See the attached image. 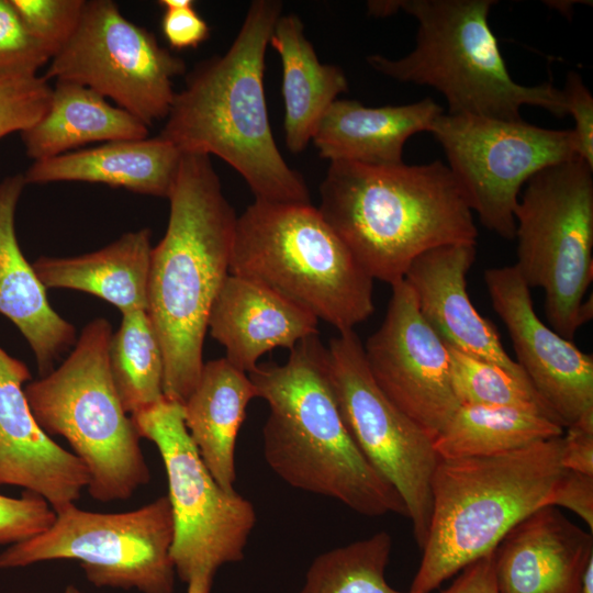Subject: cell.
I'll return each mask as SVG.
<instances>
[{"instance_id": "5", "label": "cell", "mask_w": 593, "mask_h": 593, "mask_svg": "<svg viewBox=\"0 0 593 593\" xmlns=\"http://www.w3.org/2000/svg\"><path fill=\"white\" fill-rule=\"evenodd\" d=\"M561 437L497 455L439 458L432 479L428 537L411 593L434 592L549 504L564 470Z\"/></svg>"}, {"instance_id": "29", "label": "cell", "mask_w": 593, "mask_h": 593, "mask_svg": "<svg viewBox=\"0 0 593 593\" xmlns=\"http://www.w3.org/2000/svg\"><path fill=\"white\" fill-rule=\"evenodd\" d=\"M109 368L120 401L130 415L164 398V358L146 310L122 315L109 344Z\"/></svg>"}, {"instance_id": "41", "label": "cell", "mask_w": 593, "mask_h": 593, "mask_svg": "<svg viewBox=\"0 0 593 593\" xmlns=\"http://www.w3.org/2000/svg\"><path fill=\"white\" fill-rule=\"evenodd\" d=\"M580 593H593V559L588 562L582 572Z\"/></svg>"}, {"instance_id": "3", "label": "cell", "mask_w": 593, "mask_h": 593, "mask_svg": "<svg viewBox=\"0 0 593 593\" xmlns=\"http://www.w3.org/2000/svg\"><path fill=\"white\" fill-rule=\"evenodd\" d=\"M248 376L257 398L269 406L262 451L281 480L368 517L389 513L407 517L398 491L370 465L347 429L318 334L295 345L284 363H258Z\"/></svg>"}, {"instance_id": "20", "label": "cell", "mask_w": 593, "mask_h": 593, "mask_svg": "<svg viewBox=\"0 0 593 593\" xmlns=\"http://www.w3.org/2000/svg\"><path fill=\"white\" fill-rule=\"evenodd\" d=\"M318 320L253 280L228 275L212 305L208 331L225 348V359L248 373L276 348L293 349L318 334Z\"/></svg>"}, {"instance_id": "33", "label": "cell", "mask_w": 593, "mask_h": 593, "mask_svg": "<svg viewBox=\"0 0 593 593\" xmlns=\"http://www.w3.org/2000/svg\"><path fill=\"white\" fill-rule=\"evenodd\" d=\"M52 59L25 29L10 0H0V81L37 76Z\"/></svg>"}, {"instance_id": "39", "label": "cell", "mask_w": 593, "mask_h": 593, "mask_svg": "<svg viewBox=\"0 0 593 593\" xmlns=\"http://www.w3.org/2000/svg\"><path fill=\"white\" fill-rule=\"evenodd\" d=\"M560 456L563 469L593 475V422L567 427Z\"/></svg>"}, {"instance_id": "24", "label": "cell", "mask_w": 593, "mask_h": 593, "mask_svg": "<svg viewBox=\"0 0 593 593\" xmlns=\"http://www.w3.org/2000/svg\"><path fill=\"white\" fill-rule=\"evenodd\" d=\"M150 231L123 234L105 247L75 257L37 258L32 267L45 289H71L98 296L123 314L148 310Z\"/></svg>"}, {"instance_id": "35", "label": "cell", "mask_w": 593, "mask_h": 593, "mask_svg": "<svg viewBox=\"0 0 593 593\" xmlns=\"http://www.w3.org/2000/svg\"><path fill=\"white\" fill-rule=\"evenodd\" d=\"M56 513L41 496L26 492L22 497L0 494V545H14L45 532Z\"/></svg>"}, {"instance_id": "37", "label": "cell", "mask_w": 593, "mask_h": 593, "mask_svg": "<svg viewBox=\"0 0 593 593\" xmlns=\"http://www.w3.org/2000/svg\"><path fill=\"white\" fill-rule=\"evenodd\" d=\"M575 513L593 529V475L564 469L551 493L549 504Z\"/></svg>"}, {"instance_id": "7", "label": "cell", "mask_w": 593, "mask_h": 593, "mask_svg": "<svg viewBox=\"0 0 593 593\" xmlns=\"http://www.w3.org/2000/svg\"><path fill=\"white\" fill-rule=\"evenodd\" d=\"M230 273L253 280L334 326L374 311L373 279L310 204L255 200L237 216Z\"/></svg>"}, {"instance_id": "23", "label": "cell", "mask_w": 593, "mask_h": 593, "mask_svg": "<svg viewBox=\"0 0 593 593\" xmlns=\"http://www.w3.org/2000/svg\"><path fill=\"white\" fill-rule=\"evenodd\" d=\"M443 112L430 98L379 108L337 99L322 118L312 141L320 156L331 161L399 165L403 163L405 142L418 132H428Z\"/></svg>"}, {"instance_id": "28", "label": "cell", "mask_w": 593, "mask_h": 593, "mask_svg": "<svg viewBox=\"0 0 593 593\" xmlns=\"http://www.w3.org/2000/svg\"><path fill=\"white\" fill-rule=\"evenodd\" d=\"M563 427L550 418L522 409L461 404L434 438L440 459L503 454L560 437Z\"/></svg>"}, {"instance_id": "36", "label": "cell", "mask_w": 593, "mask_h": 593, "mask_svg": "<svg viewBox=\"0 0 593 593\" xmlns=\"http://www.w3.org/2000/svg\"><path fill=\"white\" fill-rule=\"evenodd\" d=\"M568 114L574 119L573 148L577 157L593 167V98L581 76L570 71L562 89Z\"/></svg>"}, {"instance_id": "30", "label": "cell", "mask_w": 593, "mask_h": 593, "mask_svg": "<svg viewBox=\"0 0 593 593\" xmlns=\"http://www.w3.org/2000/svg\"><path fill=\"white\" fill-rule=\"evenodd\" d=\"M391 536H372L318 555L296 593H411L392 588L385 578Z\"/></svg>"}, {"instance_id": "1", "label": "cell", "mask_w": 593, "mask_h": 593, "mask_svg": "<svg viewBox=\"0 0 593 593\" xmlns=\"http://www.w3.org/2000/svg\"><path fill=\"white\" fill-rule=\"evenodd\" d=\"M167 230L153 247L148 314L164 358V396L181 404L203 368L212 305L230 275L237 215L210 156L182 153Z\"/></svg>"}, {"instance_id": "6", "label": "cell", "mask_w": 593, "mask_h": 593, "mask_svg": "<svg viewBox=\"0 0 593 593\" xmlns=\"http://www.w3.org/2000/svg\"><path fill=\"white\" fill-rule=\"evenodd\" d=\"M494 0H396L417 20L415 48L390 59L370 55L377 71L401 82L428 86L448 103V114L519 120L521 108L545 109L557 118L568 114L562 90L550 82H516L501 54L488 16Z\"/></svg>"}, {"instance_id": "43", "label": "cell", "mask_w": 593, "mask_h": 593, "mask_svg": "<svg viewBox=\"0 0 593 593\" xmlns=\"http://www.w3.org/2000/svg\"><path fill=\"white\" fill-rule=\"evenodd\" d=\"M159 5L166 9H178L182 7H187L190 4H193L194 2L191 0H160L158 1Z\"/></svg>"}, {"instance_id": "26", "label": "cell", "mask_w": 593, "mask_h": 593, "mask_svg": "<svg viewBox=\"0 0 593 593\" xmlns=\"http://www.w3.org/2000/svg\"><path fill=\"white\" fill-rule=\"evenodd\" d=\"M269 44L282 64L286 145L299 154L337 96L347 91L348 81L342 68L318 60L301 19L294 13L279 16Z\"/></svg>"}, {"instance_id": "9", "label": "cell", "mask_w": 593, "mask_h": 593, "mask_svg": "<svg viewBox=\"0 0 593 593\" xmlns=\"http://www.w3.org/2000/svg\"><path fill=\"white\" fill-rule=\"evenodd\" d=\"M513 265L529 289L544 291L552 329L573 339L593 316V167L579 157L547 167L524 186L514 212Z\"/></svg>"}, {"instance_id": "25", "label": "cell", "mask_w": 593, "mask_h": 593, "mask_svg": "<svg viewBox=\"0 0 593 593\" xmlns=\"http://www.w3.org/2000/svg\"><path fill=\"white\" fill-rule=\"evenodd\" d=\"M256 389L248 373L225 358L204 362L200 378L183 402L187 430L217 484L233 492L237 435Z\"/></svg>"}, {"instance_id": "15", "label": "cell", "mask_w": 593, "mask_h": 593, "mask_svg": "<svg viewBox=\"0 0 593 593\" xmlns=\"http://www.w3.org/2000/svg\"><path fill=\"white\" fill-rule=\"evenodd\" d=\"M391 287L385 316L362 345L365 360L388 399L434 440L460 405L448 348L419 312L405 280Z\"/></svg>"}, {"instance_id": "2", "label": "cell", "mask_w": 593, "mask_h": 593, "mask_svg": "<svg viewBox=\"0 0 593 593\" xmlns=\"http://www.w3.org/2000/svg\"><path fill=\"white\" fill-rule=\"evenodd\" d=\"M281 10L278 0L250 3L227 52L199 64L175 93L159 136L181 153L219 156L255 200L310 204L303 177L277 147L266 105L265 55Z\"/></svg>"}, {"instance_id": "4", "label": "cell", "mask_w": 593, "mask_h": 593, "mask_svg": "<svg viewBox=\"0 0 593 593\" xmlns=\"http://www.w3.org/2000/svg\"><path fill=\"white\" fill-rule=\"evenodd\" d=\"M322 217L374 280L394 284L415 258L477 244L467 198L440 160L369 166L331 161L320 187Z\"/></svg>"}, {"instance_id": "13", "label": "cell", "mask_w": 593, "mask_h": 593, "mask_svg": "<svg viewBox=\"0 0 593 593\" xmlns=\"http://www.w3.org/2000/svg\"><path fill=\"white\" fill-rule=\"evenodd\" d=\"M326 349L332 387L347 429L370 465L402 497L422 550L439 460L433 440L377 385L354 331L332 337Z\"/></svg>"}, {"instance_id": "19", "label": "cell", "mask_w": 593, "mask_h": 593, "mask_svg": "<svg viewBox=\"0 0 593 593\" xmlns=\"http://www.w3.org/2000/svg\"><path fill=\"white\" fill-rule=\"evenodd\" d=\"M593 536L551 505L516 524L494 550L499 593H580Z\"/></svg>"}, {"instance_id": "12", "label": "cell", "mask_w": 593, "mask_h": 593, "mask_svg": "<svg viewBox=\"0 0 593 593\" xmlns=\"http://www.w3.org/2000/svg\"><path fill=\"white\" fill-rule=\"evenodd\" d=\"M471 211L490 231L515 236L514 212L525 183L544 168L575 156L571 130L545 128L519 120L441 113L428 130Z\"/></svg>"}, {"instance_id": "16", "label": "cell", "mask_w": 593, "mask_h": 593, "mask_svg": "<svg viewBox=\"0 0 593 593\" xmlns=\"http://www.w3.org/2000/svg\"><path fill=\"white\" fill-rule=\"evenodd\" d=\"M483 279L506 326L516 362L563 428L593 422V357L536 314L530 289L514 266L489 268Z\"/></svg>"}, {"instance_id": "38", "label": "cell", "mask_w": 593, "mask_h": 593, "mask_svg": "<svg viewBox=\"0 0 593 593\" xmlns=\"http://www.w3.org/2000/svg\"><path fill=\"white\" fill-rule=\"evenodd\" d=\"M161 30L166 41L175 49L198 47L210 35V27L194 10V3L164 10Z\"/></svg>"}, {"instance_id": "21", "label": "cell", "mask_w": 593, "mask_h": 593, "mask_svg": "<svg viewBox=\"0 0 593 593\" xmlns=\"http://www.w3.org/2000/svg\"><path fill=\"white\" fill-rule=\"evenodd\" d=\"M25 186L22 174L0 182V314L23 335L43 377L74 347L77 336L76 327L52 307L45 287L20 248L15 211Z\"/></svg>"}, {"instance_id": "10", "label": "cell", "mask_w": 593, "mask_h": 593, "mask_svg": "<svg viewBox=\"0 0 593 593\" xmlns=\"http://www.w3.org/2000/svg\"><path fill=\"white\" fill-rule=\"evenodd\" d=\"M174 521L167 496L123 513L68 505L42 534L0 552V570L54 560L78 561L96 588L174 593Z\"/></svg>"}, {"instance_id": "8", "label": "cell", "mask_w": 593, "mask_h": 593, "mask_svg": "<svg viewBox=\"0 0 593 593\" xmlns=\"http://www.w3.org/2000/svg\"><path fill=\"white\" fill-rule=\"evenodd\" d=\"M112 334L107 318L90 321L61 365L24 387L38 425L68 441L89 472L88 493L103 503L125 501L150 480L141 436L111 377Z\"/></svg>"}, {"instance_id": "32", "label": "cell", "mask_w": 593, "mask_h": 593, "mask_svg": "<svg viewBox=\"0 0 593 593\" xmlns=\"http://www.w3.org/2000/svg\"><path fill=\"white\" fill-rule=\"evenodd\" d=\"M27 32L53 58L74 34L83 0H10Z\"/></svg>"}, {"instance_id": "42", "label": "cell", "mask_w": 593, "mask_h": 593, "mask_svg": "<svg viewBox=\"0 0 593 593\" xmlns=\"http://www.w3.org/2000/svg\"><path fill=\"white\" fill-rule=\"evenodd\" d=\"M212 579H199L188 583L187 593H210Z\"/></svg>"}, {"instance_id": "14", "label": "cell", "mask_w": 593, "mask_h": 593, "mask_svg": "<svg viewBox=\"0 0 593 593\" xmlns=\"http://www.w3.org/2000/svg\"><path fill=\"white\" fill-rule=\"evenodd\" d=\"M184 71L182 58L125 19L113 1L90 0L44 77L86 86L149 126L167 118L172 79Z\"/></svg>"}, {"instance_id": "44", "label": "cell", "mask_w": 593, "mask_h": 593, "mask_svg": "<svg viewBox=\"0 0 593 593\" xmlns=\"http://www.w3.org/2000/svg\"><path fill=\"white\" fill-rule=\"evenodd\" d=\"M63 593H85L82 592L79 588H77L76 585H67L64 590Z\"/></svg>"}, {"instance_id": "17", "label": "cell", "mask_w": 593, "mask_h": 593, "mask_svg": "<svg viewBox=\"0 0 593 593\" xmlns=\"http://www.w3.org/2000/svg\"><path fill=\"white\" fill-rule=\"evenodd\" d=\"M31 372L0 346V486L14 485L44 499L56 512L76 504L89 472L36 422L24 393Z\"/></svg>"}, {"instance_id": "27", "label": "cell", "mask_w": 593, "mask_h": 593, "mask_svg": "<svg viewBox=\"0 0 593 593\" xmlns=\"http://www.w3.org/2000/svg\"><path fill=\"white\" fill-rule=\"evenodd\" d=\"M148 133L145 123L94 90L56 80L45 114L20 134L26 155L36 161L89 143L142 139Z\"/></svg>"}, {"instance_id": "22", "label": "cell", "mask_w": 593, "mask_h": 593, "mask_svg": "<svg viewBox=\"0 0 593 593\" xmlns=\"http://www.w3.org/2000/svg\"><path fill=\"white\" fill-rule=\"evenodd\" d=\"M182 153L161 136L107 142L34 161L23 175L27 183L60 181L103 183L168 199Z\"/></svg>"}, {"instance_id": "11", "label": "cell", "mask_w": 593, "mask_h": 593, "mask_svg": "<svg viewBox=\"0 0 593 593\" xmlns=\"http://www.w3.org/2000/svg\"><path fill=\"white\" fill-rule=\"evenodd\" d=\"M131 417L141 438L155 444L166 470L176 575L187 584L213 580L219 568L244 559L256 524L254 505L214 480L187 430L181 403L164 396Z\"/></svg>"}, {"instance_id": "18", "label": "cell", "mask_w": 593, "mask_h": 593, "mask_svg": "<svg viewBox=\"0 0 593 593\" xmlns=\"http://www.w3.org/2000/svg\"><path fill=\"white\" fill-rule=\"evenodd\" d=\"M475 254V245L471 244L429 249L413 260L404 280L419 312L447 346L529 382L521 366L505 351L495 326L470 301L467 275Z\"/></svg>"}, {"instance_id": "31", "label": "cell", "mask_w": 593, "mask_h": 593, "mask_svg": "<svg viewBox=\"0 0 593 593\" xmlns=\"http://www.w3.org/2000/svg\"><path fill=\"white\" fill-rule=\"evenodd\" d=\"M450 378L459 404L510 406L560 424L533 385L500 367L447 346Z\"/></svg>"}, {"instance_id": "40", "label": "cell", "mask_w": 593, "mask_h": 593, "mask_svg": "<svg viewBox=\"0 0 593 593\" xmlns=\"http://www.w3.org/2000/svg\"><path fill=\"white\" fill-rule=\"evenodd\" d=\"M441 593H499L494 577V550L463 568Z\"/></svg>"}, {"instance_id": "34", "label": "cell", "mask_w": 593, "mask_h": 593, "mask_svg": "<svg viewBox=\"0 0 593 593\" xmlns=\"http://www.w3.org/2000/svg\"><path fill=\"white\" fill-rule=\"evenodd\" d=\"M51 96L52 87L44 76L0 81V139L41 120Z\"/></svg>"}]
</instances>
